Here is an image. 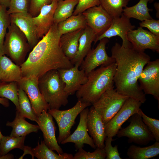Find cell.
I'll use <instances>...</instances> for the list:
<instances>
[{
    "instance_id": "cell-1",
    "label": "cell",
    "mask_w": 159,
    "mask_h": 159,
    "mask_svg": "<svg viewBox=\"0 0 159 159\" xmlns=\"http://www.w3.org/2000/svg\"><path fill=\"white\" fill-rule=\"evenodd\" d=\"M111 52L116 64L114 78L115 90L120 94L144 103L146 95L140 87L138 79L150 61V56L132 45L125 47L117 43L112 47Z\"/></svg>"
},
{
    "instance_id": "cell-2",
    "label": "cell",
    "mask_w": 159,
    "mask_h": 159,
    "mask_svg": "<svg viewBox=\"0 0 159 159\" xmlns=\"http://www.w3.org/2000/svg\"><path fill=\"white\" fill-rule=\"evenodd\" d=\"M61 35L57 24L54 23L20 66L23 77L34 76L39 78L50 70L68 69L74 66L60 47Z\"/></svg>"
},
{
    "instance_id": "cell-3",
    "label": "cell",
    "mask_w": 159,
    "mask_h": 159,
    "mask_svg": "<svg viewBox=\"0 0 159 159\" xmlns=\"http://www.w3.org/2000/svg\"><path fill=\"white\" fill-rule=\"evenodd\" d=\"M116 67L115 62L101 66L88 74L86 82L76 92L78 100L92 105L105 92L114 88V78Z\"/></svg>"
},
{
    "instance_id": "cell-4",
    "label": "cell",
    "mask_w": 159,
    "mask_h": 159,
    "mask_svg": "<svg viewBox=\"0 0 159 159\" xmlns=\"http://www.w3.org/2000/svg\"><path fill=\"white\" fill-rule=\"evenodd\" d=\"M38 87L50 109H59L67 104L69 95L64 90L65 85L58 70H50L39 77Z\"/></svg>"
},
{
    "instance_id": "cell-5",
    "label": "cell",
    "mask_w": 159,
    "mask_h": 159,
    "mask_svg": "<svg viewBox=\"0 0 159 159\" xmlns=\"http://www.w3.org/2000/svg\"><path fill=\"white\" fill-rule=\"evenodd\" d=\"M8 29L4 44L5 54L20 66L31 49L30 46L24 34L15 24L11 22Z\"/></svg>"
},
{
    "instance_id": "cell-6",
    "label": "cell",
    "mask_w": 159,
    "mask_h": 159,
    "mask_svg": "<svg viewBox=\"0 0 159 159\" xmlns=\"http://www.w3.org/2000/svg\"><path fill=\"white\" fill-rule=\"evenodd\" d=\"M92 105L80 100L72 108L65 110L50 109L48 112L52 116L58 125L59 135L57 140L58 144L68 137L70 135L71 130L75 123L78 115L84 109Z\"/></svg>"
},
{
    "instance_id": "cell-7",
    "label": "cell",
    "mask_w": 159,
    "mask_h": 159,
    "mask_svg": "<svg viewBox=\"0 0 159 159\" xmlns=\"http://www.w3.org/2000/svg\"><path fill=\"white\" fill-rule=\"evenodd\" d=\"M129 97L119 93L114 88L105 92L92 105L105 125L119 111Z\"/></svg>"
},
{
    "instance_id": "cell-8",
    "label": "cell",
    "mask_w": 159,
    "mask_h": 159,
    "mask_svg": "<svg viewBox=\"0 0 159 159\" xmlns=\"http://www.w3.org/2000/svg\"><path fill=\"white\" fill-rule=\"evenodd\" d=\"M128 119L130 124L118 131L116 134L117 137H127L129 143L133 142L140 145H145L154 140L153 135L139 113L134 114Z\"/></svg>"
},
{
    "instance_id": "cell-9",
    "label": "cell",
    "mask_w": 159,
    "mask_h": 159,
    "mask_svg": "<svg viewBox=\"0 0 159 159\" xmlns=\"http://www.w3.org/2000/svg\"><path fill=\"white\" fill-rule=\"evenodd\" d=\"M142 103L129 97L117 113L105 125V132L107 137L116 135L122 124L134 114L139 113Z\"/></svg>"
},
{
    "instance_id": "cell-10",
    "label": "cell",
    "mask_w": 159,
    "mask_h": 159,
    "mask_svg": "<svg viewBox=\"0 0 159 159\" xmlns=\"http://www.w3.org/2000/svg\"><path fill=\"white\" fill-rule=\"evenodd\" d=\"M39 78L31 76L22 77L17 82L18 87L24 90L31 102L33 111L37 116L42 111L50 109L48 104L43 97L38 87Z\"/></svg>"
},
{
    "instance_id": "cell-11",
    "label": "cell",
    "mask_w": 159,
    "mask_h": 159,
    "mask_svg": "<svg viewBox=\"0 0 159 159\" xmlns=\"http://www.w3.org/2000/svg\"><path fill=\"white\" fill-rule=\"evenodd\" d=\"M145 94L152 95L159 101V59L150 61L144 67L138 79Z\"/></svg>"
},
{
    "instance_id": "cell-12",
    "label": "cell",
    "mask_w": 159,
    "mask_h": 159,
    "mask_svg": "<svg viewBox=\"0 0 159 159\" xmlns=\"http://www.w3.org/2000/svg\"><path fill=\"white\" fill-rule=\"evenodd\" d=\"M108 39L104 38L100 40L96 48L91 49L88 53L80 65V69L86 75L97 67L107 65L115 62L112 56L109 57L106 51V45Z\"/></svg>"
},
{
    "instance_id": "cell-13",
    "label": "cell",
    "mask_w": 159,
    "mask_h": 159,
    "mask_svg": "<svg viewBox=\"0 0 159 159\" xmlns=\"http://www.w3.org/2000/svg\"><path fill=\"white\" fill-rule=\"evenodd\" d=\"M82 13L85 18L87 26L92 29L96 37L109 28L113 19L100 5L90 8Z\"/></svg>"
},
{
    "instance_id": "cell-14",
    "label": "cell",
    "mask_w": 159,
    "mask_h": 159,
    "mask_svg": "<svg viewBox=\"0 0 159 159\" xmlns=\"http://www.w3.org/2000/svg\"><path fill=\"white\" fill-rule=\"evenodd\" d=\"M127 35L128 41L135 49L143 51L150 49L159 53V36L150 31L140 26L137 29L128 32Z\"/></svg>"
},
{
    "instance_id": "cell-15",
    "label": "cell",
    "mask_w": 159,
    "mask_h": 159,
    "mask_svg": "<svg viewBox=\"0 0 159 159\" xmlns=\"http://www.w3.org/2000/svg\"><path fill=\"white\" fill-rule=\"evenodd\" d=\"M135 26L131 24L130 19L123 13L118 17L112 19L111 25L109 28L102 35L97 37L94 42L95 44L98 41L104 38H110L118 36L122 40V46L126 47L132 45L128 41L127 33L129 31L134 29Z\"/></svg>"
},
{
    "instance_id": "cell-16",
    "label": "cell",
    "mask_w": 159,
    "mask_h": 159,
    "mask_svg": "<svg viewBox=\"0 0 159 159\" xmlns=\"http://www.w3.org/2000/svg\"><path fill=\"white\" fill-rule=\"evenodd\" d=\"M36 122L43 133L44 141L47 146L59 154L63 153V150L56 138V127L52 115L47 111L44 110L37 116Z\"/></svg>"
},
{
    "instance_id": "cell-17",
    "label": "cell",
    "mask_w": 159,
    "mask_h": 159,
    "mask_svg": "<svg viewBox=\"0 0 159 159\" xmlns=\"http://www.w3.org/2000/svg\"><path fill=\"white\" fill-rule=\"evenodd\" d=\"M79 67L74 65L69 68L58 70L65 85L64 90L69 96L73 95L87 80V75L83 70L79 69Z\"/></svg>"
},
{
    "instance_id": "cell-18",
    "label": "cell",
    "mask_w": 159,
    "mask_h": 159,
    "mask_svg": "<svg viewBox=\"0 0 159 159\" xmlns=\"http://www.w3.org/2000/svg\"><path fill=\"white\" fill-rule=\"evenodd\" d=\"M89 109L86 108L80 113V118L78 125L73 133L61 143L64 144L72 143L74 144L76 150L83 148L84 144L89 145L94 149L96 147L93 140L88 133L87 128V120Z\"/></svg>"
},
{
    "instance_id": "cell-19",
    "label": "cell",
    "mask_w": 159,
    "mask_h": 159,
    "mask_svg": "<svg viewBox=\"0 0 159 159\" xmlns=\"http://www.w3.org/2000/svg\"><path fill=\"white\" fill-rule=\"evenodd\" d=\"M58 0H52L50 4L42 7L37 16L32 17L39 40L48 32L54 23V15Z\"/></svg>"
},
{
    "instance_id": "cell-20",
    "label": "cell",
    "mask_w": 159,
    "mask_h": 159,
    "mask_svg": "<svg viewBox=\"0 0 159 159\" xmlns=\"http://www.w3.org/2000/svg\"><path fill=\"white\" fill-rule=\"evenodd\" d=\"M88 132L96 147L103 148L106 136L105 125L101 117L92 105L89 109L87 120Z\"/></svg>"
},
{
    "instance_id": "cell-21",
    "label": "cell",
    "mask_w": 159,
    "mask_h": 159,
    "mask_svg": "<svg viewBox=\"0 0 159 159\" xmlns=\"http://www.w3.org/2000/svg\"><path fill=\"white\" fill-rule=\"evenodd\" d=\"M9 16L11 22L15 24L24 33L32 49L39 41L37 36L33 17L29 13H13L9 14Z\"/></svg>"
},
{
    "instance_id": "cell-22",
    "label": "cell",
    "mask_w": 159,
    "mask_h": 159,
    "mask_svg": "<svg viewBox=\"0 0 159 159\" xmlns=\"http://www.w3.org/2000/svg\"><path fill=\"white\" fill-rule=\"evenodd\" d=\"M23 77L21 67L5 55L0 57V80L4 82H18Z\"/></svg>"
},
{
    "instance_id": "cell-23",
    "label": "cell",
    "mask_w": 159,
    "mask_h": 159,
    "mask_svg": "<svg viewBox=\"0 0 159 159\" xmlns=\"http://www.w3.org/2000/svg\"><path fill=\"white\" fill-rule=\"evenodd\" d=\"M96 36L92 29L87 26L84 29L79 41L77 54L71 62L74 65L80 67L84 58L91 49L92 43Z\"/></svg>"
},
{
    "instance_id": "cell-24",
    "label": "cell",
    "mask_w": 159,
    "mask_h": 159,
    "mask_svg": "<svg viewBox=\"0 0 159 159\" xmlns=\"http://www.w3.org/2000/svg\"><path fill=\"white\" fill-rule=\"evenodd\" d=\"M84 29H80L61 35L60 47L65 56L71 61L75 57L78 49L79 39Z\"/></svg>"
},
{
    "instance_id": "cell-25",
    "label": "cell",
    "mask_w": 159,
    "mask_h": 159,
    "mask_svg": "<svg viewBox=\"0 0 159 159\" xmlns=\"http://www.w3.org/2000/svg\"><path fill=\"white\" fill-rule=\"evenodd\" d=\"M25 119L21 116L18 112L16 111L14 120L11 122L8 121L6 124V126L12 128L10 136L14 137L26 136L32 132H37L40 130L38 125L31 124Z\"/></svg>"
},
{
    "instance_id": "cell-26",
    "label": "cell",
    "mask_w": 159,
    "mask_h": 159,
    "mask_svg": "<svg viewBox=\"0 0 159 159\" xmlns=\"http://www.w3.org/2000/svg\"><path fill=\"white\" fill-rule=\"evenodd\" d=\"M154 0H140L136 4L131 6H126L123 10V14L129 18H133L141 21L152 19L149 14L152 11L147 6L148 2H152Z\"/></svg>"
},
{
    "instance_id": "cell-27",
    "label": "cell",
    "mask_w": 159,
    "mask_h": 159,
    "mask_svg": "<svg viewBox=\"0 0 159 159\" xmlns=\"http://www.w3.org/2000/svg\"><path fill=\"white\" fill-rule=\"evenodd\" d=\"M159 154V141L152 145L141 147L134 145L130 146L127 150V155L131 159H148L158 156Z\"/></svg>"
},
{
    "instance_id": "cell-28",
    "label": "cell",
    "mask_w": 159,
    "mask_h": 159,
    "mask_svg": "<svg viewBox=\"0 0 159 159\" xmlns=\"http://www.w3.org/2000/svg\"><path fill=\"white\" fill-rule=\"evenodd\" d=\"M87 25L82 14L73 15L57 24L58 30L61 35L80 29H84Z\"/></svg>"
},
{
    "instance_id": "cell-29",
    "label": "cell",
    "mask_w": 159,
    "mask_h": 159,
    "mask_svg": "<svg viewBox=\"0 0 159 159\" xmlns=\"http://www.w3.org/2000/svg\"><path fill=\"white\" fill-rule=\"evenodd\" d=\"M79 0H59L55 11L54 22L58 24L72 15Z\"/></svg>"
},
{
    "instance_id": "cell-30",
    "label": "cell",
    "mask_w": 159,
    "mask_h": 159,
    "mask_svg": "<svg viewBox=\"0 0 159 159\" xmlns=\"http://www.w3.org/2000/svg\"><path fill=\"white\" fill-rule=\"evenodd\" d=\"M34 157L38 159H73V155L71 154L64 153L62 154H57L49 149L44 140L38 142L37 145L32 149Z\"/></svg>"
},
{
    "instance_id": "cell-31",
    "label": "cell",
    "mask_w": 159,
    "mask_h": 159,
    "mask_svg": "<svg viewBox=\"0 0 159 159\" xmlns=\"http://www.w3.org/2000/svg\"><path fill=\"white\" fill-rule=\"evenodd\" d=\"M26 136L14 137L4 136L0 141V153L1 156L5 155L11 150L18 148L23 150Z\"/></svg>"
},
{
    "instance_id": "cell-32",
    "label": "cell",
    "mask_w": 159,
    "mask_h": 159,
    "mask_svg": "<svg viewBox=\"0 0 159 159\" xmlns=\"http://www.w3.org/2000/svg\"><path fill=\"white\" fill-rule=\"evenodd\" d=\"M18 89L16 82H0V97L10 100L14 104L16 111H18L19 110Z\"/></svg>"
},
{
    "instance_id": "cell-33",
    "label": "cell",
    "mask_w": 159,
    "mask_h": 159,
    "mask_svg": "<svg viewBox=\"0 0 159 159\" xmlns=\"http://www.w3.org/2000/svg\"><path fill=\"white\" fill-rule=\"evenodd\" d=\"M18 100L19 110L18 111L22 117L36 122L37 116L34 113L31 102L25 92L19 88Z\"/></svg>"
},
{
    "instance_id": "cell-34",
    "label": "cell",
    "mask_w": 159,
    "mask_h": 159,
    "mask_svg": "<svg viewBox=\"0 0 159 159\" xmlns=\"http://www.w3.org/2000/svg\"><path fill=\"white\" fill-rule=\"evenodd\" d=\"M130 0H99L100 5L113 18L120 17Z\"/></svg>"
},
{
    "instance_id": "cell-35",
    "label": "cell",
    "mask_w": 159,
    "mask_h": 159,
    "mask_svg": "<svg viewBox=\"0 0 159 159\" xmlns=\"http://www.w3.org/2000/svg\"><path fill=\"white\" fill-rule=\"evenodd\" d=\"M11 24L9 15L6 8L0 4V57L5 55L4 49V38Z\"/></svg>"
},
{
    "instance_id": "cell-36",
    "label": "cell",
    "mask_w": 159,
    "mask_h": 159,
    "mask_svg": "<svg viewBox=\"0 0 159 159\" xmlns=\"http://www.w3.org/2000/svg\"><path fill=\"white\" fill-rule=\"evenodd\" d=\"M93 152H87L83 148L79 149L73 159H105L106 157L104 148L96 147Z\"/></svg>"
},
{
    "instance_id": "cell-37",
    "label": "cell",
    "mask_w": 159,
    "mask_h": 159,
    "mask_svg": "<svg viewBox=\"0 0 159 159\" xmlns=\"http://www.w3.org/2000/svg\"><path fill=\"white\" fill-rule=\"evenodd\" d=\"M144 123L151 132L156 141H159V120L145 115L140 109L139 112Z\"/></svg>"
},
{
    "instance_id": "cell-38",
    "label": "cell",
    "mask_w": 159,
    "mask_h": 159,
    "mask_svg": "<svg viewBox=\"0 0 159 159\" xmlns=\"http://www.w3.org/2000/svg\"><path fill=\"white\" fill-rule=\"evenodd\" d=\"M30 0H10L8 13H28Z\"/></svg>"
},
{
    "instance_id": "cell-39",
    "label": "cell",
    "mask_w": 159,
    "mask_h": 159,
    "mask_svg": "<svg viewBox=\"0 0 159 159\" xmlns=\"http://www.w3.org/2000/svg\"><path fill=\"white\" fill-rule=\"evenodd\" d=\"M112 137H106L105 140L104 149L106 155V159H122L118 149V145L114 147L112 145Z\"/></svg>"
},
{
    "instance_id": "cell-40",
    "label": "cell",
    "mask_w": 159,
    "mask_h": 159,
    "mask_svg": "<svg viewBox=\"0 0 159 159\" xmlns=\"http://www.w3.org/2000/svg\"><path fill=\"white\" fill-rule=\"evenodd\" d=\"M99 5V0H79L72 15L82 13L90 8Z\"/></svg>"
},
{
    "instance_id": "cell-41",
    "label": "cell",
    "mask_w": 159,
    "mask_h": 159,
    "mask_svg": "<svg viewBox=\"0 0 159 159\" xmlns=\"http://www.w3.org/2000/svg\"><path fill=\"white\" fill-rule=\"evenodd\" d=\"M52 0H30L28 13L33 17L37 16L44 6L50 4Z\"/></svg>"
},
{
    "instance_id": "cell-42",
    "label": "cell",
    "mask_w": 159,
    "mask_h": 159,
    "mask_svg": "<svg viewBox=\"0 0 159 159\" xmlns=\"http://www.w3.org/2000/svg\"><path fill=\"white\" fill-rule=\"evenodd\" d=\"M140 26L148 28L153 34L159 36V20L153 18L142 21L139 23Z\"/></svg>"
},
{
    "instance_id": "cell-43",
    "label": "cell",
    "mask_w": 159,
    "mask_h": 159,
    "mask_svg": "<svg viewBox=\"0 0 159 159\" xmlns=\"http://www.w3.org/2000/svg\"><path fill=\"white\" fill-rule=\"evenodd\" d=\"M32 148L28 146H24L23 151L24 153L19 158V159H22L24 155L26 154H30L31 155L32 158L34 159V157L33 156Z\"/></svg>"
},
{
    "instance_id": "cell-44",
    "label": "cell",
    "mask_w": 159,
    "mask_h": 159,
    "mask_svg": "<svg viewBox=\"0 0 159 159\" xmlns=\"http://www.w3.org/2000/svg\"><path fill=\"white\" fill-rule=\"evenodd\" d=\"M0 104L5 107H8L9 105L8 100L2 97H0Z\"/></svg>"
},
{
    "instance_id": "cell-45",
    "label": "cell",
    "mask_w": 159,
    "mask_h": 159,
    "mask_svg": "<svg viewBox=\"0 0 159 159\" xmlns=\"http://www.w3.org/2000/svg\"><path fill=\"white\" fill-rule=\"evenodd\" d=\"M10 0H0V4L7 8H9Z\"/></svg>"
},
{
    "instance_id": "cell-46",
    "label": "cell",
    "mask_w": 159,
    "mask_h": 159,
    "mask_svg": "<svg viewBox=\"0 0 159 159\" xmlns=\"http://www.w3.org/2000/svg\"><path fill=\"white\" fill-rule=\"evenodd\" d=\"M14 155L11 154H7L5 155L0 156V159H14Z\"/></svg>"
},
{
    "instance_id": "cell-47",
    "label": "cell",
    "mask_w": 159,
    "mask_h": 159,
    "mask_svg": "<svg viewBox=\"0 0 159 159\" xmlns=\"http://www.w3.org/2000/svg\"><path fill=\"white\" fill-rule=\"evenodd\" d=\"M154 6L156 11V17L158 18H159V3L158 2H155L154 4Z\"/></svg>"
},
{
    "instance_id": "cell-48",
    "label": "cell",
    "mask_w": 159,
    "mask_h": 159,
    "mask_svg": "<svg viewBox=\"0 0 159 159\" xmlns=\"http://www.w3.org/2000/svg\"><path fill=\"white\" fill-rule=\"evenodd\" d=\"M3 135H2L1 132V131L0 130V141L1 138H2V137L3 136Z\"/></svg>"
},
{
    "instance_id": "cell-49",
    "label": "cell",
    "mask_w": 159,
    "mask_h": 159,
    "mask_svg": "<svg viewBox=\"0 0 159 159\" xmlns=\"http://www.w3.org/2000/svg\"><path fill=\"white\" fill-rule=\"evenodd\" d=\"M1 156V154H0V156Z\"/></svg>"
},
{
    "instance_id": "cell-50",
    "label": "cell",
    "mask_w": 159,
    "mask_h": 159,
    "mask_svg": "<svg viewBox=\"0 0 159 159\" xmlns=\"http://www.w3.org/2000/svg\"><path fill=\"white\" fill-rule=\"evenodd\" d=\"M0 82H1V81H0Z\"/></svg>"
}]
</instances>
